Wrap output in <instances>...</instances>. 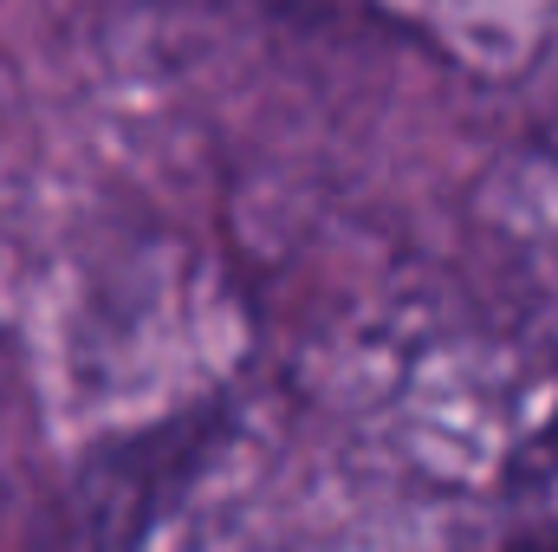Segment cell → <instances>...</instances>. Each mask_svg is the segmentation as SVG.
Instances as JSON below:
<instances>
[{
    "label": "cell",
    "mask_w": 558,
    "mask_h": 552,
    "mask_svg": "<svg viewBox=\"0 0 558 552\" xmlns=\"http://www.w3.org/2000/svg\"><path fill=\"white\" fill-rule=\"evenodd\" d=\"M507 552H558V416L513 461V481H507Z\"/></svg>",
    "instance_id": "obj_1"
}]
</instances>
